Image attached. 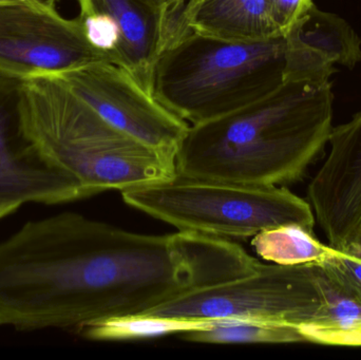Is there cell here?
Listing matches in <instances>:
<instances>
[{
	"instance_id": "1",
	"label": "cell",
	"mask_w": 361,
	"mask_h": 360,
	"mask_svg": "<svg viewBox=\"0 0 361 360\" xmlns=\"http://www.w3.org/2000/svg\"><path fill=\"white\" fill-rule=\"evenodd\" d=\"M242 270L239 247L223 238L137 234L63 211L0 241V328L82 330L144 314Z\"/></svg>"
},
{
	"instance_id": "2",
	"label": "cell",
	"mask_w": 361,
	"mask_h": 360,
	"mask_svg": "<svg viewBox=\"0 0 361 360\" xmlns=\"http://www.w3.org/2000/svg\"><path fill=\"white\" fill-rule=\"evenodd\" d=\"M329 76H290L271 94L209 122L190 125L176 154L177 175L246 185L303 179L333 130Z\"/></svg>"
},
{
	"instance_id": "3",
	"label": "cell",
	"mask_w": 361,
	"mask_h": 360,
	"mask_svg": "<svg viewBox=\"0 0 361 360\" xmlns=\"http://www.w3.org/2000/svg\"><path fill=\"white\" fill-rule=\"evenodd\" d=\"M23 135L40 162L94 194L177 175L176 156L112 126L57 76L20 84Z\"/></svg>"
},
{
	"instance_id": "4",
	"label": "cell",
	"mask_w": 361,
	"mask_h": 360,
	"mask_svg": "<svg viewBox=\"0 0 361 360\" xmlns=\"http://www.w3.org/2000/svg\"><path fill=\"white\" fill-rule=\"evenodd\" d=\"M286 36L237 42L188 32L169 44L154 63L150 93L191 125L237 111L286 80Z\"/></svg>"
},
{
	"instance_id": "5",
	"label": "cell",
	"mask_w": 361,
	"mask_h": 360,
	"mask_svg": "<svg viewBox=\"0 0 361 360\" xmlns=\"http://www.w3.org/2000/svg\"><path fill=\"white\" fill-rule=\"evenodd\" d=\"M126 204L182 232L218 238H248L263 230L298 225L314 232L309 201L284 186L171 179L123 190Z\"/></svg>"
},
{
	"instance_id": "6",
	"label": "cell",
	"mask_w": 361,
	"mask_h": 360,
	"mask_svg": "<svg viewBox=\"0 0 361 360\" xmlns=\"http://www.w3.org/2000/svg\"><path fill=\"white\" fill-rule=\"evenodd\" d=\"M333 290L320 263L262 264L218 285L193 290L144 313L195 321L310 325L322 321Z\"/></svg>"
},
{
	"instance_id": "7",
	"label": "cell",
	"mask_w": 361,
	"mask_h": 360,
	"mask_svg": "<svg viewBox=\"0 0 361 360\" xmlns=\"http://www.w3.org/2000/svg\"><path fill=\"white\" fill-rule=\"evenodd\" d=\"M110 61L91 44L80 17L37 2L0 1V75L27 80Z\"/></svg>"
},
{
	"instance_id": "8",
	"label": "cell",
	"mask_w": 361,
	"mask_h": 360,
	"mask_svg": "<svg viewBox=\"0 0 361 360\" xmlns=\"http://www.w3.org/2000/svg\"><path fill=\"white\" fill-rule=\"evenodd\" d=\"M57 77L112 126L154 149L177 154L189 125L122 68L103 61Z\"/></svg>"
},
{
	"instance_id": "9",
	"label": "cell",
	"mask_w": 361,
	"mask_h": 360,
	"mask_svg": "<svg viewBox=\"0 0 361 360\" xmlns=\"http://www.w3.org/2000/svg\"><path fill=\"white\" fill-rule=\"evenodd\" d=\"M330 152L307 187V201L329 245L351 254L361 226V109L333 127Z\"/></svg>"
},
{
	"instance_id": "10",
	"label": "cell",
	"mask_w": 361,
	"mask_h": 360,
	"mask_svg": "<svg viewBox=\"0 0 361 360\" xmlns=\"http://www.w3.org/2000/svg\"><path fill=\"white\" fill-rule=\"evenodd\" d=\"M20 84L0 75V201L57 205L92 197L34 154L21 127Z\"/></svg>"
},
{
	"instance_id": "11",
	"label": "cell",
	"mask_w": 361,
	"mask_h": 360,
	"mask_svg": "<svg viewBox=\"0 0 361 360\" xmlns=\"http://www.w3.org/2000/svg\"><path fill=\"white\" fill-rule=\"evenodd\" d=\"M80 16L99 15L114 25L118 42L111 63L150 92L152 69L169 46L175 16L150 0H78Z\"/></svg>"
},
{
	"instance_id": "12",
	"label": "cell",
	"mask_w": 361,
	"mask_h": 360,
	"mask_svg": "<svg viewBox=\"0 0 361 360\" xmlns=\"http://www.w3.org/2000/svg\"><path fill=\"white\" fill-rule=\"evenodd\" d=\"M286 38L288 65L298 72L332 75L336 63L353 68L361 61V40L351 25L315 4L296 21Z\"/></svg>"
},
{
	"instance_id": "13",
	"label": "cell",
	"mask_w": 361,
	"mask_h": 360,
	"mask_svg": "<svg viewBox=\"0 0 361 360\" xmlns=\"http://www.w3.org/2000/svg\"><path fill=\"white\" fill-rule=\"evenodd\" d=\"M185 32L227 42H254L280 37L267 0H190L182 14Z\"/></svg>"
},
{
	"instance_id": "14",
	"label": "cell",
	"mask_w": 361,
	"mask_h": 360,
	"mask_svg": "<svg viewBox=\"0 0 361 360\" xmlns=\"http://www.w3.org/2000/svg\"><path fill=\"white\" fill-rule=\"evenodd\" d=\"M252 245L259 257L280 266L320 263L336 251L298 225L263 230L254 236Z\"/></svg>"
},
{
	"instance_id": "15",
	"label": "cell",
	"mask_w": 361,
	"mask_h": 360,
	"mask_svg": "<svg viewBox=\"0 0 361 360\" xmlns=\"http://www.w3.org/2000/svg\"><path fill=\"white\" fill-rule=\"evenodd\" d=\"M224 321H195L137 314L106 319L80 330L90 340H133L208 329Z\"/></svg>"
},
{
	"instance_id": "16",
	"label": "cell",
	"mask_w": 361,
	"mask_h": 360,
	"mask_svg": "<svg viewBox=\"0 0 361 360\" xmlns=\"http://www.w3.org/2000/svg\"><path fill=\"white\" fill-rule=\"evenodd\" d=\"M200 344H295L305 342L297 325L259 321H224L208 329L180 334Z\"/></svg>"
},
{
	"instance_id": "17",
	"label": "cell",
	"mask_w": 361,
	"mask_h": 360,
	"mask_svg": "<svg viewBox=\"0 0 361 360\" xmlns=\"http://www.w3.org/2000/svg\"><path fill=\"white\" fill-rule=\"evenodd\" d=\"M332 290V304L326 316L317 323L299 327L305 342L326 346L361 347L360 306Z\"/></svg>"
},
{
	"instance_id": "18",
	"label": "cell",
	"mask_w": 361,
	"mask_h": 360,
	"mask_svg": "<svg viewBox=\"0 0 361 360\" xmlns=\"http://www.w3.org/2000/svg\"><path fill=\"white\" fill-rule=\"evenodd\" d=\"M320 266L333 289L361 308V259L335 251Z\"/></svg>"
},
{
	"instance_id": "19",
	"label": "cell",
	"mask_w": 361,
	"mask_h": 360,
	"mask_svg": "<svg viewBox=\"0 0 361 360\" xmlns=\"http://www.w3.org/2000/svg\"><path fill=\"white\" fill-rule=\"evenodd\" d=\"M271 16L286 36L296 21L313 6V0H267Z\"/></svg>"
},
{
	"instance_id": "20",
	"label": "cell",
	"mask_w": 361,
	"mask_h": 360,
	"mask_svg": "<svg viewBox=\"0 0 361 360\" xmlns=\"http://www.w3.org/2000/svg\"><path fill=\"white\" fill-rule=\"evenodd\" d=\"M171 15L182 14L190 0H150Z\"/></svg>"
},
{
	"instance_id": "21",
	"label": "cell",
	"mask_w": 361,
	"mask_h": 360,
	"mask_svg": "<svg viewBox=\"0 0 361 360\" xmlns=\"http://www.w3.org/2000/svg\"><path fill=\"white\" fill-rule=\"evenodd\" d=\"M23 203L13 202V201H0V221L6 219L8 216L13 215L15 211H18Z\"/></svg>"
},
{
	"instance_id": "22",
	"label": "cell",
	"mask_w": 361,
	"mask_h": 360,
	"mask_svg": "<svg viewBox=\"0 0 361 360\" xmlns=\"http://www.w3.org/2000/svg\"><path fill=\"white\" fill-rule=\"evenodd\" d=\"M349 255L355 256V257L361 259V226L358 230L357 238H356L355 247H354L353 252Z\"/></svg>"
},
{
	"instance_id": "23",
	"label": "cell",
	"mask_w": 361,
	"mask_h": 360,
	"mask_svg": "<svg viewBox=\"0 0 361 360\" xmlns=\"http://www.w3.org/2000/svg\"><path fill=\"white\" fill-rule=\"evenodd\" d=\"M0 1H6V0H0ZM18 1L37 2V4H44V6H51V8H55V4H56L59 0H18Z\"/></svg>"
}]
</instances>
